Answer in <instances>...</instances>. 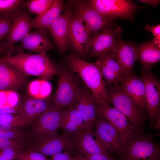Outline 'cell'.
I'll return each mask as SVG.
<instances>
[{"mask_svg":"<svg viewBox=\"0 0 160 160\" xmlns=\"http://www.w3.org/2000/svg\"><path fill=\"white\" fill-rule=\"evenodd\" d=\"M70 2L77 12L80 20L91 36L97 33L101 30L111 27L113 24V20L103 15L84 1L73 0Z\"/></svg>","mask_w":160,"mask_h":160,"instance_id":"10","label":"cell"},{"mask_svg":"<svg viewBox=\"0 0 160 160\" xmlns=\"http://www.w3.org/2000/svg\"><path fill=\"white\" fill-rule=\"evenodd\" d=\"M7 105L12 107L19 106V97L18 94L15 91L7 90Z\"/></svg>","mask_w":160,"mask_h":160,"instance_id":"37","label":"cell"},{"mask_svg":"<svg viewBox=\"0 0 160 160\" xmlns=\"http://www.w3.org/2000/svg\"><path fill=\"white\" fill-rule=\"evenodd\" d=\"M73 151L72 149H68L64 152L53 155L50 160H73L71 154Z\"/></svg>","mask_w":160,"mask_h":160,"instance_id":"39","label":"cell"},{"mask_svg":"<svg viewBox=\"0 0 160 160\" xmlns=\"http://www.w3.org/2000/svg\"><path fill=\"white\" fill-rule=\"evenodd\" d=\"M46 52L33 55L21 52L9 57H0V61L13 65L27 76H36L48 81L57 75L58 71Z\"/></svg>","mask_w":160,"mask_h":160,"instance_id":"2","label":"cell"},{"mask_svg":"<svg viewBox=\"0 0 160 160\" xmlns=\"http://www.w3.org/2000/svg\"><path fill=\"white\" fill-rule=\"evenodd\" d=\"M54 0H25L24 7L28 9L31 14L40 15L45 12Z\"/></svg>","mask_w":160,"mask_h":160,"instance_id":"29","label":"cell"},{"mask_svg":"<svg viewBox=\"0 0 160 160\" xmlns=\"http://www.w3.org/2000/svg\"><path fill=\"white\" fill-rule=\"evenodd\" d=\"M73 160H88L84 156H82L77 153L73 157Z\"/></svg>","mask_w":160,"mask_h":160,"instance_id":"44","label":"cell"},{"mask_svg":"<svg viewBox=\"0 0 160 160\" xmlns=\"http://www.w3.org/2000/svg\"><path fill=\"white\" fill-rule=\"evenodd\" d=\"M68 108L58 110L48 107L34 121L32 135L36 141L57 133L61 128L62 121Z\"/></svg>","mask_w":160,"mask_h":160,"instance_id":"9","label":"cell"},{"mask_svg":"<svg viewBox=\"0 0 160 160\" xmlns=\"http://www.w3.org/2000/svg\"><path fill=\"white\" fill-rule=\"evenodd\" d=\"M107 91L109 103L125 116L135 128L136 133H141L145 122L144 112L118 85L108 86Z\"/></svg>","mask_w":160,"mask_h":160,"instance_id":"4","label":"cell"},{"mask_svg":"<svg viewBox=\"0 0 160 160\" xmlns=\"http://www.w3.org/2000/svg\"><path fill=\"white\" fill-rule=\"evenodd\" d=\"M26 146V143L0 136V148H11L19 151H22Z\"/></svg>","mask_w":160,"mask_h":160,"instance_id":"35","label":"cell"},{"mask_svg":"<svg viewBox=\"0 0 160 160\" xmlns=\"http://www.w3.org/2000/svg\"><path fill=\"white\" fill-rule=\"evenodd\" d=\"M160 147L149 135L136 133L127 144L125 160H159Z\"/></svg>","mask_w":160,"mask_h":160,"instance_id":"5","label":"cell"},{"mask_svg":"<svg viewBox=\"0 0 160 160\" xmlns=\"http://www.w3.org/2000/svg\"><path fill=\"white\" fill-rule=\"evenodd\" d=\"M122 69L124 75L132 73L138 60V47L135 44L119 38L110 52Z\"/></svg>","mask_w":160,"mask_h":160,"instance_id":"18","label":"cell"},{"mask_svg":"<svg viewBox=\"0 0 160 160\" xmlns=\"http://www.w3.org/2000/svg\"><path fill=\"white\" fill-rule=\"evenodd\" d=\"M5 53V51L2 48L0 47V55Z\"/></svg>","mask_w":160,"mask_h":160,"instance_id":"47","label":"cell"},{"mask_svg":"<svg viewBox=\"0 0 160 160\" xmlns=\"http://www.w3.org/2000/svg\"><path fill=\"white\" fill-rule=\"evenodd\" d=\"M52 87L48 81L35 80L29 84L28 91L32 97L37 98H46L49 97Z\"/></svg>","mask_w":160,"mask_h":160,"instance_id":"28","label":"cell"},{"mask_svg":"<svg viewBox=\"0 0 160 160\" xmlns=\"http://www.w3.org/2000/svg\"><path fill=\"white\" fill-rule=\"evenodd\" d=\"M0 105H7V90H0Z\"/></svg>","mask_w":160,"mask_h":160,"instance_id":"42","label":"cell"},{"mask_svg":"<svg viewBox=\"0 0 160 160\" xmlns=\"http://www.w3.org/2000/svg\"><path fill=\"white\" fill-rule=\"evenodd\" d=\"M0 113H11L21 115V106L12 107L8 105H0Z\"/></svg>","mask_w":160,"mask_h":160,"instance_id":"38","label":"cell"},{"mask_svg":"<svg viewBox=\"0 0 160 160\" xmlns=\"http://www.w3.org/2000/svg\"><path fill=\"white\" fill-rule=\"evenodd\" d=\"M48 28L36 30L29 33L22 41L21 44L15 47L19 52L26 50L39 54L53 50L55 47L54 43L49 39Z\"/></svg>","mask_w":160,"mask_h":160,"instance_id":"19","label":"cell"},{"mask_svg":"<svg viewBox=\"0 0 160 160\" xmlns=\"http://www.w3.org/2000/svg\"><path fill=\"white\" fill-rule=\"evenodd\" d=\"M97 58L96 62L105 79L106 85H116L121 82L124 76V72L111 53H106Z\"/></svg>","mask_w":160,"mask_h":160,"instance_id":"22","label":"cell"},{"mask_svg":"<svg viewBox=\"0 0 160 160\" xmlns=\"http://www.w3.org/2000/svg\"><path fill=\"white\" fill-rule=\"evenodd\" d=\"M28 76L13 65L0 61V90L20 89L26 83Z\"/></svg>","mask_w":160,"mask_h":160,"instance_id":"20","label":"cell"},{"mask_svg":"<svg viewBox=\"0 0 160 160\" xmlns=\"http://www.w3.org/2000/svg\"><path fill=\"white\" fill-rule=\"evenodd\" d=\"M94 127L95 129L94 135L101 141L110 152L124 155L127 145L111 124L97 115Z\"/></svg>","mask_w":160,"mask_h":160,"instance_id":"15","label":"cell"},{"mask_svg":"<svg viewBox=\"0 0 160 160\" xmlns=\"http://www.w3.org/2000/svg\"><path fill=\"white\" fill-rule=\"evenodd\" d=\"M59 77L56 90L49 107L61 110L74 106L81 88L79 76L72 70L57 68Z\"/></svg>","mask_w":160,"mask_h":160,"instance_id":"3","label":"cell"},{"mask_svg":"<svg viewBox=\"0 0 160 160\" xmlns=\"http://www.w3.org/2000/svg\"><path fill=\"white\" fill-rule=\"evenodd\" d=\"M29 12L23 9L15 13L14 18L6 36V40L0 44L5 51V57H9L15 50V44L22 41L31 29Z\"/></svg>","mask_w":160,"mask_h":160,"instance_id":"8","label":"cell"},{"mask_svg":"<svg viewBox=\"0 0 160 160\" xmlns=\"http://www.w3.org/2000/svg\"><path fill=\"white\" fill-rule=\"evenodd\" d=\"M14 14L0 15V41L6 37L12 22Z\"/></svg>","mask_w":160,"mask_h":160,"instance_id":"33","label":"cell"},{"mask_svg":"<svg viewBox=\"0 0 160 160\" xmlns=\"http://www.w3.org/2000/svg\"><path fill=\"white\" fill-rule=\"evenodd\" d=\"M84 156L88 160H115L110 156L109 154L86 155Z\"/></svg>","mask_w":160,"mask_h":160,"instance_id":"40","label":"cell"},{"mask_svg":"<svg viewBox=\"0 0 160 160\" xmlns=\"http://www.w3.org/2000/svg\"><path fill=\"white\" fill-rule=\"evenodd\" d=\"M138 60L143 70L150 71L151 67L160 60V49L151 41L143 43L138 47Z\"/></svg>","mask_w":160,"mask_h":160,"instance_id":"27","label":"cell"},{"mask_svg":"<svg viewBox=\"0 0 160 160\" xmlns=\"http://www.w3.org/2000/svg\"><path fill=\"white\" fill-rule=\"evenodd\" d=\"M51 98H27L21 105L22 115L32 123L47 109Z\"/></svg>","mask_w":160,"mask_h":160,"instance_id":"26","label":"cell"},{"mask_svg":"<svg viewBox=\"0 0 160 160\" xmlns=\"http://www.w3.org/2000/svg\"><path fill=\"white\" fill-rule=\"evenodd\" d=\"M140 78L145 89V109L150 123H155L160 116V81L150 71L143 70Z\"/></svg>","mask_w":160,"mask_h":160,"instance_id":"11","label":"cell"},{"mask_svg":"<svg viewBox=\"0 0 160 160\" xmlns=\"http://www.w3.org/2000/svg\"><path fill=\"white\" fill-rule=\"evenodd\" d=\"M66 60L71 70L78 74L89 89L97 104L110 103L105 83L96 62L89 63L73 54L68 55Z\"/></svg>","mask_w":160,"mask_h":160,"instance_id":"1","label":"cell"},{"mask_svg":"<svg viewBox=\"0 0 160 160\" xmlns=\"http://www.w3.org/2000/svg\"><path fill=\"white\" fill-rule=\"evenodd\" d=\"M73 6L68 3L62 14L48 28V36L54 40L59 52L65 54L69 48V31L70 22L73 13Z\"/></svg>","mask_w":160,"mask_h":160,"instance_id":"14","label":"cell"},{"mask_svg":"<svg viewBox=\"0 0 160 160\" xmlns=\"http://www.w3.org/2000/svg\"><path fill=\"white\" fill-rule=\"evenodd\" d=\"M138 1L142 3L150 4L153 7H156L160 2V0H140Z\"/></svg>","mask_w":160,"mask_h":160,"instance_id":"43","label":"cell"},{"mask_svg":"<svg viewBox=\"0 0 160 160\" xmlns=\"http://www.w3.org/2000/svg\"><path fill=\"white\" fill-rule=\"evenodd\" d=\"M93 134L85 131L73 137L75 150L80 155L109 154L110 151L101 141Z\"/></svg>","mask_w":160,"mask_h":160,"instance_id":"21","label":"cell"},{"mask_svg":"<svg viewBox=\"0 0 160 160\" xmlns=\"http://www.w3.org/2000/svg\"><path fill=\"white\" fill-rule=\"evenodd\" d=\"M74 106L80 114L86 127V131L94 132L93 129L97 116V103L89 89L83 82Z\"/></svg>","mask_w":160,"mask_h":160,"instance_id":"12","label":"cell"},{"mask_svg":"<svg viewBox=\"0 0 160 160\" xmlns=\"http://www.w3.org/2000/svg\"><path fill=\"white\" fill-rule=\"evenodd\" d=\"M25 0H0V15L14 14L23 9Z\"/></svg>","mask_w":160,"mask_h":160,"instance_id":"30","label":"cell"},{"mask_svg":"<svg viewBox=\"0 0 160 160\" xmlns=\"http://www.w3.org/2000/svg\"><path fill=\"white\" fill-rule=\"evenodd\" d=\"M30 150L44 155H53L64 149L75 150L76 146L73 138L57 133L41 138L36 141Z\"/></svg>","mask_w":160,"mask_h":160,"instance_id":"16","label":"cell"},{"mask_svg":"<svg viewBox=\"0 0 160 160\" xmlns=\"http://www.w3.org/2000/svg\"><path fill=\"white\" fill-rule=\"evenodd\" d=\"M160 36L155 37L151 42L156 47L160 48Z\"/></svg>","mask_w":160,"mask_h":160,"instance_id":"45","label":"cell"},{"mask_svg":"<svg viewBox=\"0 0 160 160\" xmlns=\"http://www.w3.org/2000/svg\"><path fill=\"white\" fill-rule=\"evenodd\" d=\"M17 159L18 160H48L43 154L30 150L26 151H20Z\"/></svg>","mask_w":160,"mask_h":160,"instance_id":"34","label":"cell"},{"mask_svg":"<svg viewBox=\"0 0 160 160\" xmlns=\"http://www.w3.org/2000/svg\"><path fill=\"white\" fill-rule=\"evenodd\" d=\"M145 29L151 32L155 37L160 36V25L153 26H151L150 25H148L145 26Z\"/></svg>","mask_w":160,"mask_h":160,"instance_id":"41","label":"cell"},{"mask_svg":"<svg viewBox=\"0 0 160 160\" xmlns=\"http://www.w3.org/2000/svg\"><path fill=\"white\" fill-rule=\"evenodd\" d=\"M86 4L112 20L125 18L133 21L135 12L144 8L137 6L132 1L125 0H90L87 1Z\"/></svg>","mask_w":160,"mask_h":160,"instance_id":"6","label":"cell"},{"mask_svg":"<svg viewBox=\"0 0 160 160\" xmlns=\"http://www.w3.org/2000/svg\"><path fill=\"white\" fill-rule=\"evenodd\" d=\"M65 8L63 1L61 0H54L47 9L42 14L37 15L31 19V28L37 29L48 28L52 23L61 15Z\"/></svg>","mask_w":160,"mask_h":160,"instance_id":"25","label":"cell"},{"mask_svg":"<svg viewBox=\"0 0 160 160\" xmlns=\"http://www.w3.org/2000/svg\"><path fill=\"white\" fill-rule=\"evenodd\" d=\"M121 83L123 90L144 112L146 106L145 89L141 78L131 73L124 75Z\"/></svg>","mask_w":160,"mask_h":160,"instance_id":"23","label":"cell"},{"mask_svg":"<svg viewBox=\"0 0 160 160\" xmlns=\"http://www.w3.org/2000/svg\"><path fill=\"white\" fill-rule=\"evenodd\" d=\"M0 136L11 139L17 141L26 143L25 136L22 130L17 127L10 129L0 128Z\"/></svg>","mask_w":160,"mask_h":160,"instance_id":"32","label":"cell"},{"mask_svg":"<svg viewBox=\"0 0 160 160\" xmlns=\"http://www.w3.org/2000/svg\"><path fill=\"white\" fill-rule=\"evenodd\" d=\"M160 116H159L156 119L155 121L156 122L153 126V129H160Z\"/></svg>","mask_w":160,"mask_h":160,"instance_id":"46","label":"cell"},{"mask_svg":"<svg viewBox=\"0 0 160 160\" xmlns=\"http://www.w3.org/2000/svg\"><path fill=\"white\" fill-rule=\"evenodd\" d=\"M109 104L107 102L97 103V115L111 124L127 145L136 133L135 129L125 116Z\"/></svg>","mask_w":160,"mask_h":160,"instance_id":"7","label":"cell"},{"mask_svg":"<svg viewBox=\"0 0 160 160\" xmlns=\"http://www.w3.org/2000/svg\"><path fill=\"white\" fill-rule=\"evenodd\" d=\"M91 36L75 10L71 18L69 31V48L79 55L86 54L85 49Z\"/></svg>","mask_w":160,"mask_h":160,"instance_id":"17","label":"cell"},{"mask_svg":"<svg viewBox=\"0 0 160 160\" xmlns=\"http://www.w3.org/2000/svg\"><path fill=\"white\" fill-rule=\"evenodd\" d=\"M63 135L70 138L86 131V127L74 106L68 108L63 119Z\"/></svg>","mask_w":160,"mask_h":160,"instance_id":"24","label":"cell"},{"mask_svg":"<svg viewBox=\"0 0 160 160\" xmlns=\"http://www.w3.org/2000/svg\"><path fill=\"white\" fill-rule=\"evenodd\" d=\"M20 151L11 148H0V160H13L17 159Z\"/></svg>","mask_w":160,"mask_h":160,"instance_id":"36","label":"cell"},{"mask_svg":"<svg viewBox=\"0 0 160 160\" xmlns=\"http://www.w3.org/2000/svg\"><path fill=\"white\" fill-rule=\"evenodd\" d=\"M31 123L20 114L0 113V123L9 124L14 127H23Z\"/></svg>","mask_w":160,"mask_h":160,"instance_id":"31","label":"cell"},{"mask_svg":"<svg viewBox=\"0 0 160 160\" xmlns=\"http://www.w3.org/2000/svg\"><path fill=\"white\" fill-rule=\"evenodd\" d=\"M122 32L120 27L115 28L109 27L91 36L86 47V53L97 57L110 52Z\"/></svg>","mask_w":160,"mask_h":160,"instance_id":"13","label":"cell"}]
</instances>
